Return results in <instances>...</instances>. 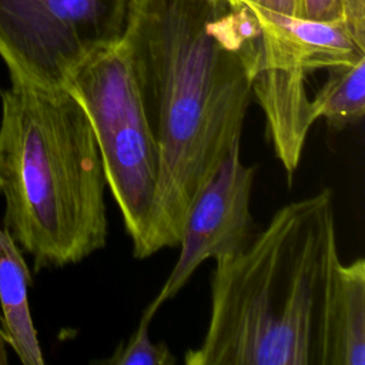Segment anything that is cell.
Masks as SVG:
<instances>
[{
    "label": "cell",
    "instance_id": "cell-1",
    "mask_svg": "<svg viewBox=\"0 0 365 365\" xmlns=\"http://www.w3.org/2000/svg\"><path fill=\"white\" fill-rule=\"evenodd\" d=\"M123 36L160 154L143 259L178 247L194 198L241 140L261 31L225 0H128Z\"/></svg>",
    "mask_w": 365,
    "mask_h": 365
},
{
    "label": "cell",
    "instance_id": "cell-2",
    "mask_svg": "<svg viewBox=\"0 0 365 365\" xmlns=\"http://www.w3.org/2000/svg\"><path fill=\"white\" fill-rule=\"evenodd\" d=\"M339 258L332 190L282 205L238 252L215 259L211 311L187 365H317L321 304Z\"/></svg>",
    "mask_w": 365,
    "mask_h": 365
},
{
    "label": "cell",
    "instance_id": "cell-3",
    "mask_svg": "<svg viewBox=\"0 0 365 365\" xmlns=\"http://www.w3.org/2000/svg\"><path fill=\"white\" fill-rule=\"evenodd\" d=\"M4 228L34 269L77 264L107 244L106 177L87 115L63 87L10 78L0 90Z\"/></svg>",
    "mask_w": 365,
    "mask_h": 365
},
{
    "label": "cell",
    "instance_id": "cell-4",
    "mask_svg": "<svg viewBox=\"0 0 365 365\" xmlns=\"http://www.w3.org/2000/svg\"><path fill=\"white\" fill-rule=\"evenodd\" d=\"M61 87L87 115L107 188L131 238L133 255L141 259L160 154L141 80L124 36L84 56L68 70Z\"/></svg>",
    "mask_w": 365,
    "mask_h": 365
},
{
    "label": "cell",
    "instance_id": "cell-5",
    "mask_svg": "<svg viewBox=\"0 0 365 365\" xmlns=\"http://www.w3.org/2000/svg\"><path fill=\"white\" fill-rule=\"evenodd\" d=\"M244 6L261 31L252 97L264 111L275 155L291 181L315 123L305 87L308 74L365 58V43L342 19L309 20Z\"/></svg>",
    "mask_w": 365,
    "mask_h": 365
},
{
    "label": "cell",
    "instance_id": "cell-6",
    "mask_svg": "<svg viewBox=\"0 0 365 365\" xmlns=\"http://www.w3.org/2000/svg\"><path fill=\"white\" fill-rule=\"evenodd\" d=\"M128 0H0V57L10 78L61 87L90 51L123 37Z\"/></svg>",
    "mask_w": 365,
    "mask_h": 365
},
{
    "label": "cell",
    "instance_id": "cell-7",
    "mask_svg": "<svg viewBox=\"0 0 365 365\" xmlns=\"http://www.w3.org/2000/svg\"><path fill=\"white\" fill-rule=\"evenodd\" d=\"M255 165L241 160L235 141L194 198L180 237V254L160 292L145 307L151 315L173 299L205 259L242 250L254 237L251 192Z\"/></svg>",
    "mask_w": 365,
    "mask_h": 365
},
{
    "label": "cell",
    "instance_id": "cell-8",
    "mask_svg": "<svg viewBox=\"0 0 365 365\" xmlns=\"http://www.w3.org/2000/svg\"><path fill=\"white\" fill-rule=\"evenodd\" d=\"M317 365H365V259L334 261L321 304Z\"/></svg>",
    "mask_w": 365,
    "mask_h": 365
},
{
    "label": "cell",
    "instance_id": "cell-9",
    "mask_svg": "<svg viewBox=\"0 0 365 365\" xmlns=\"http://www.w3.org/2000/svg\"><path fill=\"white\" fill-rule=\"evenodd\" d=\"M31 274L7 228L0 227V307L7 344L24 365H43V351L29 302Z\"/></svg>",
    "mask_w": 365,
    "mask_h": 365
},
{
    "label": "cell",
    "instance_id": "cell-10",
    "mask_svg": "<svg viewBox=\"0 0 365 365\" xmlns=\"http://www.w3.org/2000/svg\"><path fill=\"white\" fill-rule=\"evenodd\" d=\"M327 71V80L311 98L314 120L324 118L335 130L361 123L365 115V58Z\"/></svg>",
    "mask_w": 365,
    "mask_h": 365
},
{
    "label": "cell",
    "instance_id": "cell-11",
    "mask_svg": "<svg viewBox=\"0 0 365 365\" xmlns=\"http://www.w3.org/2000/svg\"><path fill=\"white\" fill-rule=\"evenodd\" d=\"M154 315L144 309L133 335L106 359L97 362L107 365H173L175 356L165 342H153L150 338V324Z\"/></svg>",
    "mask_w": 365,
    "mask_h": 365
},
{
    "label": "cell",
    "instance_id": "cell-12",
    "mask_svg": "<svg viewBox=\"0 0 365 365\" xmlns=\"http://www.w3.org/2000/svg\"><path fill=\"white\" fill-rule=\"evenodd\" d=\"M295 16L322 21L341 19L339 0H297Z\"/></svg>",
    "mask_w": 365,
    "mask_h": 365
},
{
    "label": "cell",
    "instance_id": "cell-13",
    "mask_svg": "<svg viewBox=\"0 0 365 365\" xmlns=\"http://www.w3.org/2000/svg\"><path fill=\"white\" fill-rule=\"evenodd\" d=\"M339 16L352 34L365 43V0H339Z\"/></svg>",
    "mask_w": 365,
    "mask_h": 365
},
{
    "label": "cell",
    "instance_id": "cell-14",
    "mask_svg": "<svg viewBox=\"0 0 365 365\" xmlns=\"http://www.w3.org/2000/svg\"><path fill=\"white\" fill-rule=\"evenodd\" d=\"M231 6H255L268 11L295 16L297 0H225Z\"/></svg>",
    "mask_w": 365,
    "mask_h": 365
},
{
    "label": "cell",
    "instance_id": "cell-15",
    "mask_svg": "<svg viewBox=\"0 0 365 365\" xmlns=\"http://www.w3.org/2000/svg\"><path fill=\"white\" fill-rule=\"evenodd\" d=\"M6 335H4V331H3V327L0 324V365L6 364L7 362V352H6Z\"/></svg>",
    "mask_w": 365,
    "mask_h": 365
}]
</instances>
